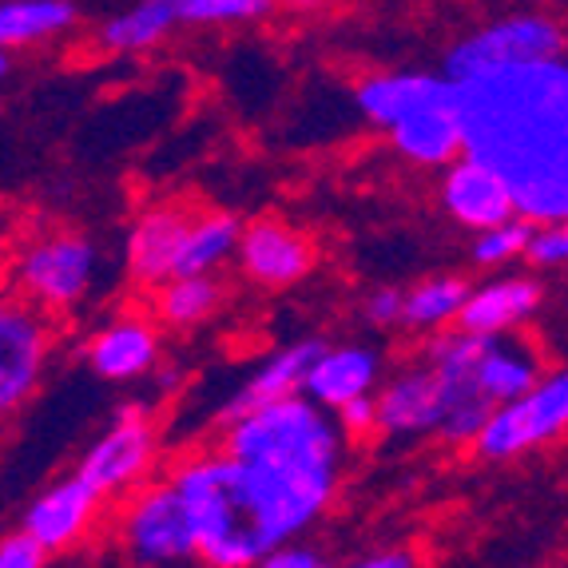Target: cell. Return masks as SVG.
<instances>
[{
    "mask_svg": "<svg viewBox=\"0 0 568 568\" xmlns=\"http://www.w3.org/2000/svg\"><path fill=\"white\" fill-rule=\"evenodd\" d=\"M195 219L200 215L183 203H160V207L143 211L128 235V275L140 286L168 283L175 275V263H180Z\"/></svg>",
    "mask_w": 568,
    "mask_h": 568,
    "instance_id": "obj_11",
    "label": "cell"
},
{
    "mask_svg": "<svg viewBox=\"0 0 568 568\" xmlns=\"http://www.w3.org/2000/svg\"><path fill=\"white\" fill-rule=\"evenodd\" d=\"M120 545L123 557L135 565H183L200 557V540L180 485H148L135 493V501L123 509Z\"/></svg>",
    "mask_w": 568,
    "mask_h": 568,
    "instance_id": "obj_6",
    "label": "cell"
},
{
    "mask_svg": "<svg viewBox=\"0 0 568 568\" xmlns=\"http://www.w3.org/2000/svg\"><path fill=\"white\" fill-rule=\"evenodd\" d=\"M389 140H394L398 155H406L409 163H422V168H449L454 160H462L465 123H462V108H457V88L454 95L417 108L398 128H389Z\"/></svg>",
    "mask_w": 568,
    "mask_h": 568,
    "instance_id": "obj_16",
    "label": "cell"
},
{
    "mask_svg": "<svg viewBox=\"0 0 568 568\" xmlns=\"http://www.w3.org/2000/svg\"><path fill=\"white\" fill-rule=\"evenodd\" d=\"M442 207L469 231L501 227V223L521 215L513 183L477 155H462L449 163L446 180H442Z\"/></svg>",
    "mask_w": 568,
    "mask_h": 568,
    "instance_id": "obj_9",
    "label": "cell"
},
{
    "mask_svg": "<svg viewBox=\"0 0 568 568\" xmlns=\"http://www.w3.org/2000/svg\"><path fill=\"white\" fill-rule=\"evenodd\" d=\"M402 314H406V294H402V291H389V286H382V291H374L366 298V318L374 326L402 323Z\"/></svg>",
    "mask_w": 568,
    "mask_h": 568,
    "instance_id": "obj_32",
    "label": "cell"
},
{
    "mask_svg": "<svg viewBox=\"0 0 568 568\" xmlns=\"http://www.w3.org/2000/svg\"><path fill=\"white\" fill-rule=\"evenodd\" d=\"M171 481L180 485L191 509L200 560L215 568L263 565L275 549L311 529L334 497L331 485L303 481L223 449L191 457Z\"/></svg>",
    "mask_w": 568,
    "mask_h": 568,
    "instance_id": "obj_2",
    "label": "cell"
},
{
    "mask_svg": "<svg viewBox=\"0 0 568 568\" xmlns=\"http://www.w3.org/2000/svg\"><path fill=\"white\" fill-rule=\"evenodd\" d=\"M540 306V283L537 278H497L469 294V303L457 314V326L474 334H497L517 331L525 318H532Z\"/></svg>",
    "mask_w": 568,
    "mask_h": 568,
    "instance_id": "obj_20",
    "label": "cell"
},
{
    "mask_svg": "<svg viewBox=\"0 0 568 568\" xmlns=\"http://www.w3.org/2000/svg\"><path fill=\"white\" fill-rule=\"evenodd\" d=\"M239 266L258 286H291L311 275L314 243L298 227L283 223V219H258V223L243 227Z\"/></svg>",
    "mask_w": 568,
    "mask_h": 568,
    "instance_id": "obj_14",
    "label": "cell"
},
{
    "mask_svg": "<svg viewBox=\"0 0 568 568\" xmlns=\"http://www.w3.org/2000/svg\"><path fill=\"white\" fill-rule=\"evenodd\" d=\"M44 560H48V549L29 529H20L0 540V568H40Z\"/></svg>",
    "mask_w": 568,
    "mask_h": 568,
    "instance_id": "obj_30",
    "label": "cell"
},
{
    "mask_svg": "<svg viewBox=\"0 0 568 568\" xmlns=\"http://www.w3.org/2000/svg\"><path fill=\"white\" fill-rule=\"evenodd\" d=\"M266 568H323V552H314L311 545H283L263 560Z\"/></svg>",
    "mask_w": 568,
    "mask_h": 568,
    "instance_id": "obj_33",
    "label": "cell"
},
{
    "mask_svg": "<svg viewBox=\"0 0 568 568\" xmlns=\"http://www.w3.org/2000/svg\"><path fill=\"white\" fill-rule=\"evenodd\" d=\"M362 568H409L414 565V552H374V557H362Z\"/></svg>",
    "mask_w": 568,
    "mask_h": 568,
    "instance_id": "obj_34",
    "label": "cell"
},
{
    "mask_svg": "<svg viewBox=\"0 0 568 568\" xmlns=\"http://www.w3.org/2000/svg\"><path fill=\"white\" fill-rule=\"evenodd\" d=\"M223 303V286L211 275H175L155 291V311L168 326H195Z\"/></svg>",
    "mask_w": 568,
    "mask_h": 568,
    "instance_id": "obj_26",
    "label": "cell"
},
{
    "mask_svg": "<svg viewBox=\"0 0 568 568\" xmlns=\"http://www.w3.org/2000/svg\"><path fill=\"white\" fill-rule=\"evenodd\" d=\"M239 239H243V223L235 215H227V211L200 215L195 227H191L187 243H183L175 275H211L215 266H223L231 255H239Z\"/></svg>",
    "mask_w": 568,
    "mask_h": 568,
    "instance_id": "obj_23",
    "label": "cell"
},
{
    "mask_svg": "<svg viewBox=\"0 0 568 568\" xmlns=\"http://www.w3.org/2000/svg\"><path fill=\"white\" fill-rule=\"evenodd\" d=\"M454 80L422 77V72H394V77H366L354 88V104L378 128H398L406 115H414L417 108L437 104L454 95Z\"/></svg>",
    "mask_w": 568,
    "mask_h": 568,
    "instance_id": "obj_18",
    "label": "cell"
},
{
    "mask_svg": "<svg viewBox=\"0 0 568 568\" xmlns=\"http://www.w3.org/2000/svg\"><path fill=\"white\" fill-rule=\"evenodd\" d=\"M446 417V386L442 374L426 358L402 369L382 386L378 394V434L389 437H417L437 434Z\"/></svg>",
    "mask_w": 568,
    "mask_h": 568,
    "instance_id": "obj_13",
    "label": "cell"
},
{
    "mask_svg": "<svg viewBox=\"0 0 568 568\" xmlns=\"http://www.w3.org/2000/svg\"><path fill=\"white\" fill-rule=\"evenodd\" d=\"M378 374H382L378 351H369V346H338V351H331L326 346L323 358L314 362L311 374H306L303 394L314 402H323L326 409H338L342 402L369 394V389L378 386Z\"/></svg>",
    "mask_w": 568,
    "mask_h": 568,
    "instance_id": "obj_19",
    "label": "cell"
},
{
    "mask_svg": "<svg viewBox=\"0 0 568 568\" xmlns=\"http://www.w3.org/2000/svg\"><path fill=\"white\" fill-rule=\"evenodd\" d=\"M525 258H529L532 266H565L568 263V219L565 223H545V227H537Z\"/></svg>",
    "mask_w": 568,
    "mask_h": 568,
    "instance_id": "obj_29",
    "label": "cell"
},
{
    "mask_svg": "<svg viewBox=\"0 0 568 568\" xmlns=\"http://www.w3.org/2000/svg\"><path fill=\"white\" fill-rule=\"evenodd\" d=\"M12 275L24 303L40 311H68L88 294L95 278V246L72 231H52L20 246Z\"/></svg>",
    "mask_w": 568,
    "mask_h": 568,
    "instance_id": "obj_4",
    "label": "cell"
},
{
    "mask_svg": "<svg viewBox=\"0 0 568 568\" xmlns=\"http://www.w3.org/2000/svg\"><path fill=\"white\" fill-rule=\"evenodd\" d=\"M88 362L100 378L108 382H132L160 362V338L148 323L140 318H120V323L104 326L88 346Z\"/></svg>",
    "mask_w": 568,
    "mask_h": 568,
    "instance_id": "obj_21",
    "label": "cell"
},
{
    "mask_svg": "<svg viewBox=\"0 0 568 568\" xmlns=\"http://www.w3.org/2000/svg\"><path fill=\"white\" fill-rule=\"evenodd\" d=\"M77 4L72 0H4L0 4V44L20 48L72 29Z\"/></svg>",
    "mask_w": 568,
    "mask_h": 568,
    "instance_id": "obj_24",
    "label": "cell"
},
{
    "mask_svg": "<svg viewBox=\"0 0 568 568\" xmlns=\"http://www.w3.org/2000/svg\"><path fill=\"white\" fill-rule=\"evenodd\" d=\"M469 283L457 275H434L426 283H417L414 291H406V314L402 323L414 331H442L446 323H457L462 306L469 303Z\"/></svg>",
    "mask_w": 568,
    "mask_h": 568,
    "instance_id": "obj_25",
    "label": "cell"
},
{
    "mask_svg": "<svg viewBox=\"0 0 568 568\" xmlns=\"http://www.w3.org/2000/svg\"><path fill=\"white\" fill-rule=\"evenodd\" d=\"M338 422L346 429V437H369L378 434V398H369V394H358V398L342 402L338 409Z\"/></svg>",
    "mask_w": 568,
    "mask_h": 568,
    "instance_id": "obj_31",
    "label": "cell"
},
{
    "mask_svg": "<svg viewBox=\"0 0 568 568\" xmlns=\"http://www.w3.org/2000/svg\"><path fill=\"white\" fill-rule=\"evenodd\" d=\"M449 351L469 366L477 386L489 394L497 406L525 398L540 382V354L532 338L517 331H497V334H474V331H446Z\"/></svg>",
    "mask_w": 568,
    "mask_h": 568,
    "instance_id": "obj_8",
    "label": "cell"
},
{
    "mask_svg": "<svg viewBox=\"0 0 568 568\" xmlns=\"http://www.w3.org/2000/svg\"><path fill=\"white\" fill-rule=\"evenodd\" d=\"M342 422L326 417L323 402L306 398L303 389L291 398H278L255 414L227 422L223 454H235L243 462L275 465L283 474L303 477L314 485H338L342 462Z\"/></svg>",
    "mask_w": 568,
    "mask_h": 568,
    "instance_id": "obj_3",
    "label": "cell"
},
{
    "mask_svg": "<svg viewBox=\"0 0 568 568\" xmlns=\"http://www.w3.org/2000/svg\"><path fill=\"white\" fill-rule=\"evenodd\" d=\"M454 84L465 123V155H477L501 171L525 219L540 227L565 223L568 60H532Z\"/></svg>",
    "mask_w": 568,
    "mask_h": 568,
    "instance_id": "obj_1",
    "label": "cell"
},
{
    "mask_svg": "<svg viewBox=\"0 0 568 568\" xmlns=\"http://www.w3.org/2000/svg\"><path fill=\"white\" fill-rule=\"evenodd\" d=\"M183 24H235L258 20L275 9V0H175Z\"/></svg>",
    "mask_w": 568,
    "mask_h": 568,
    "instance_id": "obj_28",
    "label": "cell"
},
{
    "mask_svg": "<svg viewBox=\"0 0 568 568\" xmlns=\"http://www.w3.org/2000/svg\"><path fill=\"white\" fill-rule=\"evenodd\" d=\"M180 24V9L175 0H140L135 9H128L123 17H112L100 29V48L108 52H148L155 48L171 29Z\"/></svg>",
    "mask_w": 568,
    "mask_h": 568,
    "instance_id": "obj_22",
    "label": "cell"
},
{
    "mask_svg": "<svg viewBox=\"0 0 568 568\" xmlns=\"http://www.w3.org/2000/svg\"><path fill=\"white\" fill-rule=\"evenodd\" d=\"M44 358V318L32 311V303H9L0 314V406L4 414H12L37 389Z\"/></svg>",
    "mask_w": 568,
    "mask_h": 568,
    "instance_id": "obj_12",
    "label": "cell"
},
{
    "mask_svg": "<svg viewBox=\"0 0 568 568\" xmlns=\"http://www.w3.org/2000/svg\"><path fill=\"white\" fill-rule=\"evenodd\" d=\"M537 227H540V223L517 215V219H509V223H501V227L481 231V235L474 239V263L501 266V263H509V258L525 255V251H529V243H532V235H537Z\"/></svg>",
    "mask_w": 568,
    "mask_h": 568,
    "instance_id": "obj_27",
    "label": "cell"
},
{
    "mask_svg": "<svg viewBox=\"0 0 568 568\" xmlns=\"http://www.w3.org/2000/svg\"><path fill=\"white\" fill-rule=\"evenodd\" d=\"M565 52H568V37L552 17H540V12H532V17H505L449 48L446 77L474 80L481 72L532 64V60H557Z\"/></svg>",
    "mask_w": 568,
    "mask_h": 568,
    "instance_id": "obj_5",
    "label": "cell"
},
{
    "mask_svg": "<svg viewBox=\"0 0 568 568\" xmlns=\"http://www.w3.org/2000/svg\"><path fill=\"white\" fill-rule=\"evenodd\" d=\"M568 429V369H557L549 378H540L537 386L517 402L497 406L489 417V426L474 442L477 457L485 462H505L525 449L552 442L557 434Z\"/></svg>",
    "mask_w": 568,
    "mask_h": 568,
    "instance_id": "obj_7",
    "label": "cell"
},
{
    "mask_svg": "<svg viewBox=\"0 0 568 568\" xmlns=\"http://www.w3.org/2000/svg\"><path fill=\"white\" fill-rule=\"evenodd\" d=\"M323 351H326V342H318V338L294 342V346L278 351L275 358L263 362V366H258L255 374H251V378L231 394L227 406L219 409V422H239V417L255 414V409L271 406V402L298 394L303 382H306V374H311V366L323 358Z\"/></svg>",
    "mask_w": 568,
    "mask_h": 568,
    "instance_id": "obj_17",
    "label": "cell"
},
{
    "mask_svg": "<svg viewBox=\"0 0 568 568\" xmlns=\"http://www.w3.org/2000/svg\"><path fill=\"white\" fill-rule=\"evenodd\" d=\"M152 454H155V437L152 426H148V414L140 406H128L120 409V422L84 454L80 474L104 493V497H112V493L132 489L148 474Z\"/></svg>",
    "mask_w": 568,
    "mask_h": 568,
    "instance_id": "obj_10",
    "label": "cell"
},
{
    "mask_svg": "<svg viewBox=\"0 0 568 568\" xmlns=\"http://www.w3.org/2000/svg\"><path fill=\"white\" fill-rule=\"evenodd\" d=\"M100 501H104V493L77 469L72 477H64V481H57L48 493H40L37 501L24 509V525L20 529H29L48 552H64L95 521Z\"/></svg>",
    "mask_w": 568,
    "mask_h": 568,
    "instance_id": "obj_15",
    "label": "cell"
}]
</instances>
